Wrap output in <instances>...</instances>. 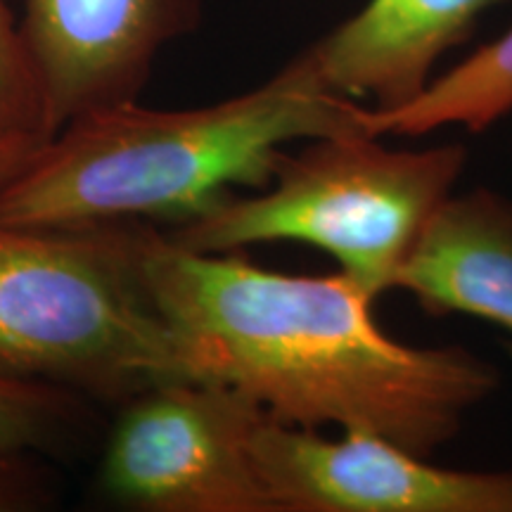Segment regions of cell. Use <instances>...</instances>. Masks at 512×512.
<instances>
[{
    "instance_id": "cell-1",
    "label": "cell",
    "mask_w": 512,
    "mask_h": 512,
    "mask_svg": "<svg viewBox=\"0 0 512 512\" xmlns=\"http://www.w3.org/2000/svg\"><path fill=\"white\" fill-rule=\"evenodd\" d=\"M143 266L188 380L238 389L285 425L368 432L434 456L498 389L463 347H411L373 318L354 278L195 252L147 226Z\"/></svg>"
},
{
    "instance_id": "cell-2",
    "label": "cell",
    "mask_w": 512,
    "mask_h": 512,
    "mask_svg": "<svg viewBox=\"0 0 512 512\" xmlns=\"http://www.w3.org/2000/svg\"><path fill=\"white\" fill-rule=\"evenodd\" d=\"M366 110L328 91L302 55L214 105L100 107L57 128L0 185V221L36 228L171 221L178 228L235 188H264L285 145L368 133Z\"/></svg>"
},
{
    "instance_id": "cell-3",
    "label": "cell",
    "mask_w": 512,
    "mask_h": 512,
    "mask_svg": "<svg viewBox=\"0 0 512 512\" xmlns=\"http://www.w3.org/2000/svg\"><path fill=\"white\" fill-rule=\"evenodd\" d=\"M145 228L0 221V377L112 403L185 377L145 278Z\"/></svg>"
},
{
    "instance_id": "cell-4",
    "label": "cell",
    "mask_w": 512,
    "mask_h": 512,
    "mask_svg": "<svg viewBox=\"0 0 512 512\" xmlns=\"http://www.w3.org/2000/svg\"><path fill=\"white\" fill-rule=\"evenodd\" d=\"M465 157L460 145L392 150L368 133L313 138L283 152L254 195H230L166 235L195 252L302 242L377 299L394 290L422 230L453 195Z\"/></svg>"
},
{
    "instance_id": "cell-5",
    "label": "cell",
    "mask_w": 512,
    "mask_h": 512,
    "mask_svg": "<svg viewBox=\"0 0 512 512\" xmlns=\"http://www.w3.org/2000/svg\"><path fill=\"white\" fill-rule=\"evenodd\" d=\"M266 418L226 384H150L121 403L102 453V491L140 512H278L254 456Z\"/></svg>"
},
{
    "instance_id": "cell-6",
    "label": "cell",
    "mask_w": 512,
    "mask_h": 512,
    "mask_svg": "<svg viewBox=\"0 0 512 512\" xmlns=\"http://www.w3.org/2000/svg\"><path fill=\"white\" fill-rule=\"evenodd\" d=\"M254 456L278 512H512V470H451L368 432L330 439L268 415Z\"/></svg>"
},
{
    "instance_id": "cell-7",
    "label": "cell",
    "mask_w": 512,
    "mask_h": 512,
    "mask_svg": "<svg viewBox=\"0 0 512 512\" xmlns=\"http://www.w3.org/2000/svg\"><path fill=\"white\" fill-rule=\"evenodd\" d=\"M202 0H27L22 36L53 133L81 114L140 98L166 43L197 27Z\"/></svg>"
},
{
    "instance_id": "cell-8",
    "label": "cell",
    "mask_w": 512,
    "mask_h": 512,
    "mask_svg": "<svg viewBox=\"0 0 512 512\" xmlns=\"http://www.w3.org/2000/svg\"><path fill=\"white\" fill-rule=\"evenodd\" d=\"M498 0H368L356 15L299 53L325 88L373 110H394L425 91L434 64Z\"/></svg>"
},
{
    "instance_id": "cell-9",
    "label": "cell",
    "mask_w": 512,
    "mask_h": 512,
    "mask_svg": "<svg viewBox=\"0 0 512 512\" xmlns=\"http://www.w3.org/2000/svg\"><path fill=\"white\" fill-rule=\"evenodd\" d=\"M394 290L432 316L465 313L512 332V202L484 188L446 197Z\"/></svg>"
},
{
    "instance_id": "cell-10",
    "label": "cell",
    "mask_w": 512,
    "mask_h": 512,
    "mask_svg": "<svg viewBox=\"0 0 512 512\" xmlns=\"http://www.w3.org/2000/svg\"><path fill=\"white\" fill-rule=\"evenodd\" d=\"M512 110V29L437 76L406 105L366 110L370 136L420 138L446 126L482 133Z\"/></svg>"
},
{
    "instance_id": "cell-11",
    "label": "cell",
    "mask_w": 512,
    "mask_h": 512,
    "mask_svg": "<svg viewBox=\"0 0 512 512\" xmlns=\"http://www.w3.org/2000/svg\"><path fill=\"white\" fill-rule=\"evenodd\" d=\"M53 136L41 76L8 0H0V140Z\"/></svg>"
},
{
    "instance_id": "cell-12",
    "label": "cell",
    "mask_w": 512,
    "mask_h": 512,
    "mask_svg": "<svg viewBox=\"0 0 512 512\" xmlns=\"http://www.w3.org/2000/svg\"><path fill=\"white\" fill-rule=\"evenodd\" d=\"M83 396L38 382L0 377V444L53 448L79 427Z\"/></svg>"
},
{
    "instance_id": "cell-13",
    "label": "cell",
    "mask_w": 512,
    "mask_h": 512,
    "mask_svg": "<svg viewBox=\"0 0 512 512\" xmlns=\"http://www.w3.org/2000/svg\"><path fill=\"white\" fill-rule=\"evenodd\" d=\"M34 453L31 448L0 444V512L38 510L53 498Z\"/></svg>"
},
{
    "instance_id": "cell-14",
    "label": "cell",
    "mask_w": 512,
    "mask_h": 512,
    "mask_svg": "<svg viewBox=\"0 0 512 512\" xmlns=\"http://www.w3.org/2000/svg\"><path fill=\"white\" fill-rule=\"evenodd\" d=\"M41 143L43 140L34 138L0 140V185H5L17 171H22V166L29 162V157Z\"/></svg>"
},
{
    "instance_id": "cell-15",
    "label": "cell",
    "mask_w": 512,
    "mask_h": 512,
    "mask_svg": "<svg viewBox=\"0 0 512 512\" xmlns=\"http://www.w3.org/2000/svg\"><path fill=\"white\" fill-rule=\"evenodd\" d=\"M508 351H510V356H512V344H510V347H508Z\"/></svg>"
}]
</instances>
